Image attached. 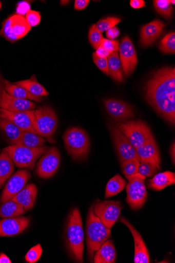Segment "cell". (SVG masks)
Instances as JSON below:
<instances>
[{"label":"cell","mask_w":175,"mask_h":263,"mask_svg":"<svg viewBox=\"0 0 175 263\" xmlns=\"http://www.w3.org/2000/svg\"><path fill=\"white\" fill-rule=\"evenodd\" d=\"M136 150L141 161L147 158L153 157L155 159L158 165H161L160 154L154 137Z\"/></svg>","instance_id":"484cf974"},{"label":"cell","mask_w":175,"mask_h":263,"mask_svg":"<svg viewBox=\"0 0 175 263\" xmlns=\"http://www.w3.org/2000/svg\"><path fill=\"white\" fill-rule=\"evenodd\" d=\"M170 3H171V5H172V4L173 5H174V1H173H173H170Z\"/></svg>","instance_id":"f907efd6"},{"label":"cell","mask_w":175,"mask_h":263,"mask_svg":"<svg viewBox=\"0 0 175 263\" xmlns=\"http://www.w3.org/2000/svg\"><path fill=\"white\" fill-rule=\"evenodd\" d=\"M120 35V30L118 28L114 27L106 31L107 37L109 40H114Z\"/></svg>","instance_id":"7bdbcfd3"},{"label":"cell","mask_w":175,"mask_h":263,"mask_svg":"<svg viewBox=\"0 0 175 263\" xmlns=\"http://www.w3.org/2000/svg\"><path fill=\"white\" fill-rule=\"evenodd\" d=\"M5 89L11 97L16 99L32 101L39 103L44 100V98L34 95L19 86L11 83L7 80H5Z\"/></svg>","instance_id":"603a6c76"},{"label":"cell","mask_w":175,"mask_h":263,"mask_svg":"<svg viewBox=\"0 0 175 263\" xmlns=\"http://www.w3.org/2000/svg\"><path fill=\"white\" fill-rule=\"evenodd\" d=\"M110 133L118 153L120 162L132 158L138 159L140 162L141 158L138 155L136 149L120 130L114 125L110 126Z\"/></svg>","instance_id":"7c38bea8"},{"label":"cell","mask_w":175,"mask_h":263,"mask_svg":"<svg viewBox=\"0 0 175 263\" xmlns=\"http://www.w3.org/2000/svg\"><path fill=\"white\" fill-rule=\"evenodd\" d=\"M26 210L18 203L11 200L2 204L0 207V217L11 218L22 216Z\"/></svg>","instance_id":"f1b7e54d"},{"label":"cell","mask_w":175,"mask_h":263,"mask_svg":"<svg viewBox=\"0 0 175 263\" xmlns=\"http://www.w3.org/2000/svg\"><path fill=\"white\" fill-rule=\"evenodd\" d=\"M37 191V188L35 184H28L12 200L21 205L26 211L31 210L35 205Z\"/></svg>","instance_id":"44dd1931"},{"label":"cell","mask_w":175,"mask_h":263,"mask_svg":"<svg viewBox=\"0 0 175 263\" xmlns=\"http://www.w3.org/2000/svg\"><path fill=\"white\" fill-rule=\"evenodd\" d=\"M104 39L103 34L96 29L95 25H93L89 30V40L93 49L97 50Z\"/></svg>","instance_id":"74e56055"},{"label":"cell","mask_w":175,"mask_h":263,"mask_svg":"<svg viewBox=\"0 0 175 263\" xmlns=\"http://www.w3.org/2000/svg\"><path fill=\"white\" fill-rule=\"evenodd\" d=\"M116 126L135 149L153 137L148 125L141 120L118 123Z\"/></svg>","instance_id":"52a82bcc"},{"label":"cell","mask_w":175,"mask_h":263,"mask_svg":"<svg viewBox=\"0 0 175 263\" xmlns=\"http://www.w3.org/2000/svg\"><path fill=\"white\" fill-rule=\"evenodd\" d=\"M30 223V219L28 217L6 218L0 221V236H11L18 234L26 230Z\"/></svg>","instance_id":"d6986e66"},{"label":"cell","mask_w":175,"mask_h":263,"mask_svg":"<svg viewBox=\"0 0 175 263\" xmlns=\"http://www.w3.org/2000/svg\"><path fill=\"white\" fill-rule=\"evenodd\" d=\"M34 114L35 127L39 135L50 143H55L58 118L54 110L51 107L43 106L34 109Z\"/></svg>","instance_id":"5b68a950"},{"label":"cell","mask_w":175,"mask_h":263,"mask_svg":"<svg viewBox=\"0 0 175 263\" xmlns=\"http://www.w3.org/2000/svg\"><path fill=\"white\" fill-rule=\"evenodd\" d=\"M174 183V173L167 171L158 174L152 179L149 180L148 187L154 190L160 191Z\"/></svg>","instance_id":"4316f807"},{"label":"cell","mask_w":175,"mask_h":263,"mask_svg":"<svg viewBox=\"0 0 175 263\" xmlns=\"http://www.w3.org/2000/svg\"><path fill=\"white\" fill-rule=\"evenodd\" d=\"M26 17L29 25L31 27H36L39 25L41 20V15L39 12L29 10L26 14Z\"/></svg>","instance_id":"60d3db41"},{"label":"cell","mask_w":175,"mask_h":263,"mask_svg":"<svg viewBox=\"0 0 175 263\" xmlns=\"http://www.w3.org/2000/svg\"><path fill=\"white\" fill-rule=\"evenodd\" d=\"M127 182L119 174L116 175L111 178L107 183L105 198L112 197L120 193L126 187Z\"/></svg>","instance_id":"1f68e13d"},{"label":"cell","mask_w":175,"mask_h":263,"mask_svg":"<svg viewBox=\"0 0 175 263\" xmlns=\"http://www.w3.org/2000/svg\"><path fill=\"white\" fill-rule=\"evenodd\" d=\"M161 169L155 158L150 157L140 162L139 173L145 177H152Z\"/></svg>","instance_id":"d6a6232c"},{"label":"cell","mask_w":175,"mask_h":263,"mask_svg":"<svg viewBox=\"0 0 175 263\" xmlns=\"http://www.w3.org/2000/svg\"><path fill=\"white\" fill-rule=\"evenodd\" d=\"M34 110L24 111H10L0 108V118L14 124L23 131H28L39 135L34 123Z\"/></svg>","instance_id":"4fadbf2b"},{"label":"cell","mask_w":175,"mask_h":263,"mask_svg":"<svg viewBox=\"0 0 175 263\" xmlns=\"http://www.w3.org/2000/svg\"><path fill=\"white\" fill-rule=\"evenodd\" d=\"M121 21V20L119 18L109 17L99 21L95 25V28L102 33L115 27Z\"/></svg>","instance_id":"8d00e7d4"},{"label":"cell","mask_w":175,"mask_h":263,"mask_svg":"<svg viewBox=\"0 0 175 263\" xmlns=\"http://www.w3.org/2000/svg\"><path fill=\"white\" fill-rule=\"evenodd\" d=\"M31 177V173L28 170L17 171L6 184L1 197V203L3 204L12 200L26 186Z\"/></svg>","instance_id":"5bb4252c"},{"label":"cell","mask_w":175,"mask_h":263,"mask_svg":"<svg viewBox=\"0 0 175 263\" xmlns=\"http://www.w3.org/2000/svg\"><path fill=\"white\" fill-rule=\"evenodd\" d=\"M94 53L98 57L103 58H108L110 54L101 46H100V47L97 50H96V51Z\"/></svg>","instance_id":"f6af8a7d"},{"label":"cell","mask_w":175,"mask_h":263,"mask_svg":"<svg viewBox=\"0 0 175 263\" xmlns=\"http://www.w3.org/2000/svg\"><path fill=\"white\" fill-rule=\"evenodd\" d=\"M0 129L9 140L11 145H13L14 143L18 140L24 132L14 124L7 120V119L1 118H0Z\"/></svg>","instance_id":"f546056e"},{"label":"cell","mask_w":175,"mask_h":263,"mask_svg":"<svg viewBox=\"0 0 175 263\" xmlns=\"http://www.w3.org/2000/svg\"><path fill=\"white\" fill-rule=\"evenodd\" d=\"M66 238L70 257L83 262L84 251V232L80 210L74 208L69 213L66 228Z\"/></svg>","instance_id":"7a4b0ae2"},{"label":"cell","mask_w":175,"mask_h":263,"mask_svg":"<svg viewBox=\"0 0 175 263\" xmlns=\"http://www.w3.org/2000/svg\"><path fill=\"white\" fill-rule=\"evenodd\" d=\"M93 60L96 66L107 76H109L108 60L107 58H100L93 53Z\"/></svg>","instance_id":"ab89813d"},{"label":"cell","mask_w":175,"mask_h":263,"mask_svg":"<svg viewBox=\"0 0 175 263\" xmlns=\"http://www.w3.org/2000/svg\"><path fill=\"white\" fill-rule=\"evenodd\" d=\"M146 4L143 0H131L130 6L134 9H140L145 6Z\"/></svg>","instance_id":"bcb514c9"},{"label":"cell","mask_w":175,"mask_h":263,"mask_svg":"<svg viewBox=\"0 0 175 263\" xmlns=\"http://www.w3.org/2000/svg\"><path fill=\"white\" fill-rule=\"evenodd\" d=\"M2 7V5L1 2H0V10H1Z\"/></svg>","instance_id":"816d5d0a"},{"label":"cell","mask_w":175,"mask_h":263,"mask_svg":"<svg viewBox=\"0 0 175 263\" xmlns=\"http://www.w3.org/2000/svg\"><path fill=\"white\" fill-rule=\"evenodd\" d=\"M10 259L5 254H0V263H11Z\"/></svg>","instance_id":"7dc6e473"},{"label":"cell","mask_w":175,"mask_h":263,"mask_svg":"<svg viewBox=\"0 0 175 263\" xmlns=\"http://www.w3.org/2000/svg\"><path fill=\"white\" fill-rule=\"evenodd\" d=\"M119 221L126 225L129 229L133 235L135 244V253L134 257V262H150V259L147 249L139 232L127 219L124 218L123 217L121 218Z\"/></svg>","instance_id":"ac0fdd59"},{"label":"cell","mask_w":175,"mask_h":263,"mask_svg":"<svg viewBox=\"0 0 175 263\" xmlns=\"http://www.w3.org/2000/svg\"><path fill=\"white\" fill-rule=\"evenodd\" d=\"M2 92H1V87H0V96H1Z\"/></svg>","instance_id":"f5cc1de1"},{"label":"cell","mask_w":175,"mask_h":263,"mask_svg":"<svg viewBox=\"0 0 175 263\" xmlns=\"http://www.w3.org/2000/svg\"><path fill=\"white\" fill-rule=\"evenodd\" d=\"M89 3V0H76L74 2V8L77 10H83L87 7Z\"/></svg>","instance_id":"ee69618b"},{"label":"cell","mask_w":175,"mask_h":263,"mask_svg":"<svg viewBox=\"0 0 175 263\" xmlns=\"http://www.w3.org/2000/svg\"><path fill=\"white\" fill-rule=\"evenodd\" d=\"M101 46L110 54L118 52L119 49V41L118 40H111L105 39Z\"/></svg>","instance_id":"b9f144b4"},{"label":"cell","mask_w":175,"mask_h":263,"mask_svg":"<svg viewBox=\"0 0 175 263\" xmlns=\"http://www.w3.org/2000/svg\"><path fill=\"white\" fill-rule=\"evenodd\" d=\"M159 49L166 53H175V33L171 32L167 34L161 41Z\"/></svg>","instance_id":"e575fe53"},{"label":"cell","mask_w":175,"mask_h":263,"mask_svg":"<svg viewBox=\"0 0 175 263\" xmlns=\"http://www.w3.org/2000/svg\"><path fill=\"white\" fill-rule=\"evenodd\" d=\"M68 154L74 160L85 158L89 152L90 141L87 133L81 128L71 127L63 137Z\"/></svg>","instance_id":"277c9868"},{"label":"cell","mask_w":175,"mask_h":263,"mask_svg":"<svg viewBox=\"0 0 175 263\" xmlns=\"http://www.w3.org/2000/svg\"><path fill=\"white\" fill-rule=\"evenodd\" d=\"M14 172V163L4 149L0 154V189L3 187L7 180Z\"/></svg>","instance_id":"d4e9b609"},{"label":"cell","mask_w":175,"mask_h":263,"mask_svg":"<svg viewBox=\"0 0 175 263\" xmlns=\"http://www.w3.org/2000/svg\"><path fill=\"white\" fill-rule=\"evenodd\" d=\"M170 156L172 159V161L173 162V164L174 163L175 161V145H174V142L173 143L172 145L171 146V147L170 148Z\"/></svg>","instance_id":"c3c4849f"},{"label":"cell","mask_w":175,"mask_h":263,"mask_svg":"<svg viewBox=\"0 0 175 263\" xmlns=\"http://www.w3.org/2000/svg\"><path fill=\"white\" fill-rule=\"evenodd\" d=\"M154 6L156 10L166 18L171 17L173 7L169 0H156L154 1Z\"/></svg>","instance_id":"d590c367"},{"label":"cell","mask_w":175,"mask_h":263,"mask_svg":"<svg viewBox=\"0 0 175 263\" xmlns=\"http://www.w3.org/2000/svg\"><path fill=\"white\" fill-rule=\"evenodd\" d=\"M69 1H61V3L62 5H67L68 3H69Z\"/></svg>","instance_id":"681fc988"},{"label":"cell","mask_w":175,"mask_h":263,"mask_svg":"<svg viewBox=\"0 0 175 263\" xmlns=\"http://www.w3.org/2000/svg\"><path fill=\"white\" fill-rule=\"evenodd\" d=\"M45 144L46 140L43 137L30 132L24 131L13 145L28 148H41L44 147Z\"/></svg>","instance_id":"cb8c5ba5"},{"label":"cell","mask_w":175,"mask_h":263,"mask_svg":"<svg viewBox=\"0 0 175 263\" xmlns=\"http://www.w3.org/2000/svg\"><path fill=\"white\" fill-rule=\"evenodd\" d=\"M122 209L121 202L118 201H100L93 205V211L96 216L109 229L118 220Z\"/></svg>","instance_id":"8fae6325"},{"label":"cell","mask_w":175,"mask_h":263,"mask_svg":"<svg viewBox=\"0 0 175 263\" xmlns=\"http://www.w3.org/2000/svg\"><path fill=\"white\" fill-rule=\"evenodd\" d=\"M165 25L164 22L156 20L143 26L140 32V42L144 46H149L161 35Z\"/></svg>","instance_id":"ffe728a7"},{"label":"cell","mask_w":175,"mask_h":263,"mask_svg":"<svg viewBox=\"0 0 175 263\" xmlns=\"http://www.w3.org/2000/svg\"><path fill=\"white\" fill-rule=\"evenodd\" d=\"M140 162L137 158L125 160L121 163V168L125 177L131 176L139 173Z\"/></svg>","instance_id":"836d02e7"},{"label":"cell","mask_w":175,"mask_h":263,"mask_svg":"<svg viewBox=\"0 0 175 263\" xmlns=\"http://www.w3.org/2000/svg\"><path fill=\"white\" fill-rule=\"evenodd\" d=\"M61 155L58 149L48 148L37 163L35 173L40 178L48 179L54 176L59 170Z\"/></svg>","instance_id":"30bf717a"},{"label":"cell","mask_w":175,"mask_h":263,"mask_svg":"<svg viewBox=\"0 0 175 263\" xmlns=\"http://www.w3.org/2000/svg\"><path fill=\"white\" fill-rule=\"evenodd\" d=\"M14 84L26 89L37 97H47L49 95L44 86L37 81L35 75H33L28 80L16 82L14 83Z\"/></svg>","instance_id":"83f0119b"},{"label":"cell","mask_w":175,"mask_h":263,"mask_svg":"<svg viewBox=\"0 0 175 263\" xmlns=\"http://www.w3.org/2000/svg\"><path fill=\"white\" fill-rule=\"evenodd\" d=\"M31 28L26 17L22 15L14 14L3 23L0 35L13 43L26 36Z\"/></svg>","instance_id":"ba28073f"},{"label":"cell","mask_w":175,"mask_h":263,"mask_svg":"<svg viewBox=\"0 0 175 263\" xmlns=\"http://www.w3.org/2000/svg\"><path fill=\"white\" fill-rule=\"evenodd\" d=\"M109 75L114 80L121 82L123 80V68L118 52L111 53L107 58Z\"/></svg>","instance_id":"4dcf8cb0"},{"label":"cell","mask_w":175,"mask_h":263,"mask_svg":"<svg viewBox=\"0 0 175 263\" xmlns=\"http://www.w3.org/2000/svg\"><path fill=\"white\" fill-rule=\"evenodd\" d=\"M119 51L123 70L129 77L138 64L136 50L129 36L123 37L119 45Z\"/></svg>","instance_id":"9a60e30c"},{"label":"cell","mask_w":175,"mask_h":263,"mask_svg":"<svg viewBox=\"0 0 175 263\" xmlns=\"http://www.w3.org/2000/svg\"><path fill=\"white\" fill-rule=\"evenodd\" d=\"M93 261L95 263H114L116 252L111 240H107L94 253Z\"/></svg>","instance_id":"7402d4cb"},{"label":"cell","mask_w":175,"mask_h":263,"mask_svg":"<svg viewBox=\"0 0 175 263\" xmlns=\"http://www.w3.org/2000/svg\"><path fill=\"white\" fill-rule=\"evenodd\" d=\"M126 178L129 181L127 185V202L131 209L139 210L144 206L147 198L145 185L146 177L138 173Z\"/></svg>","instance_id":"9c48e42d"},{"label":"cell","mask_w":175,"mask_h":263,"mask_svg":"<svg viewBox=\"0 0 175 263\" xmlns=\"http://www.w3.org/2000/svg\"><path fill=\"white\" fill-rule=\"evenodd\" d=\"M148 103L166 121L175 124V69L164 67L154 73L145 85Z\"/></svg>","instance_id":"6da1fadb"},{"label":"cell","mask_w":175,"mask_h":263,"mask_svg":"<svg viewBox=\"0 0 175 263\" xmlns=\"http://www.w3.org/2000/svg\"><path fill=\"white\" fill-rule=\"evenodd\" d=\"M103 102L108 114L118 123L128 121L134 116L133 108L126 103L114 99H106Z\"/></svg>","instance_id":"2e32d148"},{"label":"cell","mask_w":175,"mask_h":263,"mask_svg":"<svg viewBox=\"0 0 175 263\" xmlns=\"http://www.w3.org/2000/svg\"><path fill=\"white\" fill-rule=\"evenodd\" d=\"M48 147L28 148L10 145L4 149L9 155L14 164L20 168L34 170L37 160L46 152Z\"/></svg>","instance_id":"8992f818"},{"label":"cell","mask_w":175,"mask_h":263,"mask_svg":"<svg viewBox=\"0 0 175 263\" xmlns=\"http://www.w3.org/2000/svg\"><path fill=\"white\" fill-rule=\"evenodd\" d=\"M43 253V249L40 244L32 248L27 253L25 259L30 263L37 262L41 258Z\"/></svg>","instance_id":"f35d334b"},{"label":"cell","mask_w":175,"mask_h":263,"mask_svg":"<svg viewBox=\"0 0 175 263\" xmlns=\"http://www.w3.org/2000/svg\"><path fill=\"white\" fill-rule=\"evenodd\" d=\"M111 236V229L106 228L95 214L93 205L89 210L86 222V243L91 261L95 252Z\"/></svg>","instance_id":"3957f363"},{"label":"cell","mask_w":175,"mask_h":263,"mask_svg":"<svg viewBox=\"0 0 175 263\" xmlns=\"http://www.w3.org/2000/svg\"><path fill=\"white\" fill-rule=\"evenodd\" d=\"M36 108L35 103L12 97L6 92L5 88L3 89L0 96V108L10 111H24L34 110Z\"/></svg>","instance_id":"e0dca14e"}]
</instances>
